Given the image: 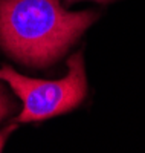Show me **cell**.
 Here are the masks:
<instances>
[{"mask_svg": "<svg viewBox=\"0 0 145 153\" xmlns=\"http://www.w3.org/2000/svg\"><path fill=\"white\" fill-rule=\"evenodd\" d=\"M96 19L95 11H66L60 0H0V46L24 65L44 68Z\"/></svg>", "mask_w": 145, "mask_h": 153, "instance_id": "1", "label": "cell"}, {"mask_svg": "<svg viewBox=\"0 0 145 153\" xmlns=\"http://www.w3.org/2000/svg\"><path fill=\"white\" fill-rule=\"evenodd\" d=\"M67 75L57 81L23 76L9 66L0 68V80L9 83L11 89L23 103V110L17 118L18 121L47 120L81 104L87 95L83 54L76 52L72 55L67 61Z\"/></svg>", "mask_w": 145, "mask_h": 153, "instance_id": "2", "label": "cell"}, {"mask_svg": "<svg viewBox=\"0 0 145 153\" xmlns=\"http://www.w3.org/2000/svg\"><path fill=\"white\" fill-rule=\"evenodd\" d=\"M14 109H16V106L9 101L8 95H6L5 91H3V87L0 86V121H2L8 113H9L11 110H14Z\"/></svg>", "mask_w": 145, "mask_h": 153, "instance_id": "3", "label": "cell"}, {"mask_svg": "<svg viewBox=\"0 0 145 153\" xmlns=\"http://www.w3.org/2000/svg\"><path fill=\"white\" fill-rule=\"evenodd\" d=\"M16 129V126H11V127H8V129H5L2 133H0V152H2V149H3V146H5V141H6V138L9 136V133Z\"/></svg>", "mask_w": 145, "mask_h": 153, "instance_id": "4", "label": "cell"}, {"mask_svg": "<svg viewBox=\"0 0 145 153\" xmlns=\"http://www.w3.org/2000/svg\"><path fill=\"white\" fill-rule=\"evenodd\" d=\"M73 2H78V0H66V3H73ZM95 2H99V3H109V2H113V0H95Z\"/></svg>", "mask_w": 145, "mask_h": 153, "instance_id": "5", "label": "cell"}]
</instances>
